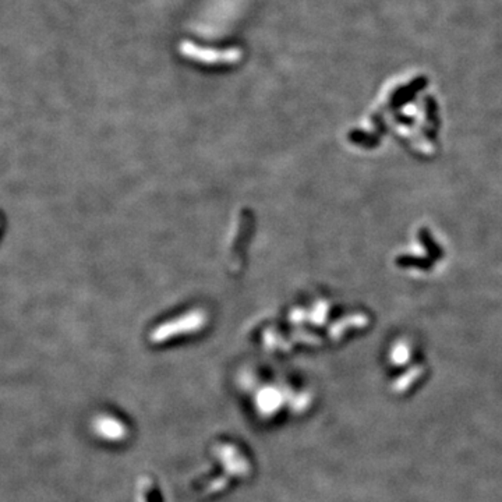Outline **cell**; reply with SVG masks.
I'll use <instances>...</instances> for the list:
<instances>
[{"label": "cell", "mask_w": 502, "mask_h": 502, "mask_svg": "<svg viewBox=\"0 0 502 502\" xmlns=\"http://www.w3.org/2000/svg\"><path fill=\"white\" fill-rule=\"evenodd\" d=\"M178 54L201 67H231L243 61L244 49L237 45L208 46L192 39H184L177 46Z\"/></svg>", "instance_id": "6da1fadb"}]
</instances>
